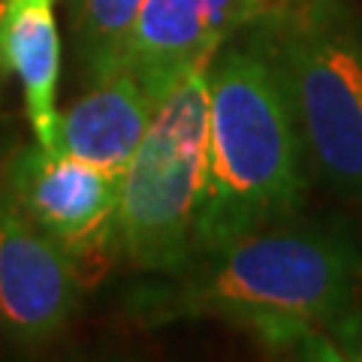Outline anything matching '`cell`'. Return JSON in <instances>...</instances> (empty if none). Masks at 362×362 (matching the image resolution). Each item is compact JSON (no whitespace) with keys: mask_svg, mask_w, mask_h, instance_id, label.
<instances>
[{"mask_svg":"<svg viewBox=\"0 0 362 362\" xmlns=\"http://www.w3.org/2000/svg\"><path fill=\"white\" fill-rule=\"evenodd\" d=\"M173 278L142 293L148 320L211 317L296 356L314 329L356 305L362 254L347 233L290 218L197 254Z\"/></svg>","mask_w":362,"mask_h":362,"instance_id":"6da1fadb","label":"cell"},{"mask_svg":"<svg viewBox=\"0 0 362 362\" xmlns=\"http://www.w3.org/2000/svg\"><path fill=\"white\" fill-rule=\"evenodd\" d=\"M64 4H70V6H73V9H76V4H78V0H64Z\"/></svg>","mask_w":362,"mask_h":362,"instance_id":"4fadbf2b","label":"cell"},{"mask_svg":"<svg viewBox=\"0 0 362 362\" xmlns=\"http://www.w3.org/2000/svg\"><path fill=\"white\" fill-rule=\"evenodd\" d=\"M284 4H302V0H269V9L272 6H284Z\"/></svg>","mask_w":362,"mask_h":362,"instance_id":"7c38bea8","label":"cell"},{"mask_svg":"<svg viewBox=\"0 0 362 362\" xmlns=\"http://www.w3.org/2000/svg\"><path fill=\"white\" fill-rule=\"evenodd\" d=\"M308 178L302 133L278 66L254 40L223 45L209 66L197 254L290 221Z\"/></svg>","mask_w":362,"mask_h":362,"instance_id":"7a4b0ae2","label":"cell"},{"mask_svg":"<svg viewBox=\"0 0 362 362\" xmlns=\"http://www.w3.org/2000/svg\"><path fill=\"white\" fill-rule=\"evenodd\" d=\"M299 359H338V362H362V305L338 314L320 329H314L296 350Z\"/></svg>","mask_w":362,"mask_h":362,"instance_id":"8fae6325","label":"cell"},{"mask_svg":"<svg viewBox=\"0 0 362 362\" xmlns=\"http://www.w3.org/2000/svg\"><path fill=\"white\" fill-rule=\"evenodd\" d=\"M157 103L127 70L94 82L58 124V151L121 175L139 148Z\"/></svg>","mask_w":362,"mask_h":362,"instance_id":"ba28073f","label":"cell"},{"mask_svg":"<svg viewBox=\"0 0 362 362\" xmlns=\"http://www.w3.org/2000/svg\"><path fill=\"white\" fill-rule=\"evenodd\" d=\"M211 61L197 64L157 103L121 173L118 247L133 266L157 275H175L197 257Z\"/></svg>","mask_w":362,"mask_h":362,"instance_id":"277c9868","label":"cell"},{"mask_svg":"<svg viewBox=\"0 0 362 362\" xmlns=\"http://www.w3.org/2000/svg\"><path fill=\"white\" fill-rule=\"evenodd\" d=\"M78 266L0 187V323L25 344L58 335L78 305Z\"/></svg>","mask_w":362,"mask_h":362,"instance_id":"52a82bcc","label":"cell"},{"mask_svg":"<svg viewBox=\"0 0 362 362\" xmlns=\"http://www.w3.org/2000/svg\"><path fill=\"white\" fill-rule=\"evenodd\" d=\"M257 21L251 40L278 66L311 178L362 197V33L338 0L272 6Z\"/></svg>","mask_w":362,"mask_h":362,"instance_id":"3957f363","label":"cell"},{"mask_svg":"<svg viewBox=\"0 0 362 362\" xmlns=\"http://www.w3.org/2000/svg\"><path fill=\"white\" fill-rule=\"evenodd\" d=\"M266 9L269 0H145L124 45L121 70L160 103L178 78L211 61Z\"/></svg>","mask_w":362,"mask_h":362,"instance_id":"8992f818","label":"cell"},{"mask_svg":"<svg viewBox=\"0 0 362 362\" xmlns=\"http://www.w3.org/2000/svg\"><path fill=\"white\" fill-rule=\"evenodd\" d=\"M145 0H78L76 4V61L88 85L121 70V54Z\"/></svg>","mask_w":362,"mask_h":362,"instance_id":"30bf717a","label":"cell"},{"mask_svg":"<svg viewBox=\"0 0 362 362\" xmlns=\"http://www.w3.org/2000/svg\"><path fill=\"white\" fill-rule=\"evenodd\" d=\"M4 187L76 263L103 254L109 242L118 245L121 175L30 145L13 160Z\"/></svg>","mask_w":362,"mask_h":362,"instance_id":"5b68a950","label":"cell"},{"mask_svg":"<svg viewBox=\"0 0 362 362\" xmlns=\"http://www.w3.org/2000/svg\"><path fill=\"white\" fill-rule=\"evenodd\" d=\"M0 66L18 78L37 145L58 154L61 33L54 0H0Z\"/></svg>","mask_w":362,"mask_h":362,"instance_id":"9c48e42d","label":"cell"}]
</instances>
